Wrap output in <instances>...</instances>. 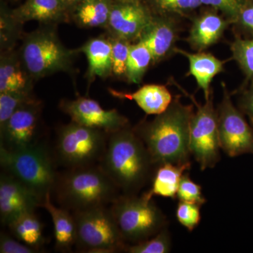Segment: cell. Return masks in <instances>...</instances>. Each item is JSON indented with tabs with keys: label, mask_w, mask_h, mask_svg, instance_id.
Segmentation results:
<instances>
[{
	"label": "cell",
	"mask_w": 253,
	"mask_h": 253,
	"mask_svg": "<svg viewBox=\"0 0 253 253\" xmlns=\"http://www.w3.org/2000/svg\"><path fill=\"white\" fill-rule=\"evenodd\" d=\"M193 105L183 104L176 96L164 112L151 121L133 128L147 148L157 168L166 163H191L190 128L194 114Z\"/></svg>",
	"instance_id": "cell-1"
},
{
	"label": "cell",
	"mask_w": 253,
	"mask_h": 253,
	"mask_svg": "<svg viewBox=\"0 0 253 253\" xmlns=\"http://www.w3.org/2000/svg\"><path fill=\"white\" fill-rule=\"evenodd\" d=\"M99 165L123 194H136L156 167L144 143L129 126L110 133Z\"/></svg>",
	"instance_id": "cell-2"
},
{
	"label": "cell",
	"mask_w": 253,
	"mask_h": 253,
	"mask_svg": "<svg viewBox=\"0 0 253 253\" xmlns=\"http://www.w3.org/2000/svg\"><path fill=\"white\" fill-rule=\"evenodd\" d=\"M53 192L60 207L71 212L111 205L121 191L99 165L59 173Z\"/></svg>",
	"instance_id": "cell-3"
},
{
	"label": "cell",
	"mask_w": 253,
	"mask_h": 253,
	"mask_svg": "<svg viewBox=\"0 0 253 253\" xmlns=\"http://www.w3.org/2000/svg\"><path fill=\"white\" fill-rule=\"evenodd\" d=\"M78 51L68 49L61 41L55 25H44L25 36L19 54L33 80L56 73H71L73 59Z\"/></svg>",
	"instance_id": "cell-4"
},
{
	"label": "cell",
	"mask_w": 253,
	"mask_h": 253,
	"mask_svg": "<svg viewBox=\"0 0 253 253\" xmlns=\"http://www.w3.org/2000/svg\"><path fill=\"white\" fill-rule=\"evenodd\" d=\"M0 165L4 172L26 184L43 201L46 194H52L59 172L54 158L41 143L18 151L0 146Z\"/></svg>",
	"instance_id": "cell-5"
},
{
	"label": "cell",
	"mask_w": 253,
	"mask_h": 253,
	"mask_svg": "<svg viewBox=\"0 0 253 253\" xmlns=\"http://www.w3.org/2000/svg\"><path fill=\"white\" fill-rule=\"evenodd\" d=\"M110 210L123 239L132 244L153 237L167 225L166 216L146 193L120 195Z\"/></svg>",
	"instance_id": "cell-6"
},
{
	"label": "cell",
	"mask_w": 253,
	"mask_h": 253,
	"mask_svg": "<svg viewBox=\"0 0 253 253\" xmlns=\"http://www.w3.org/2000/svg\"><path fill=\"white\" fill-rule=\"evenodd\" d=\"M109 136L106 131L71 121L58 131L55 151L57 162L66 169L99 165Z\"/></svg>",
	"instance_id": "cell-7"
},
{
	"label": "cell",
	"mask_w": 253,
	"mask_h": 253,
	"mask_svg": "<svg viewBox=\"0 0 253 253\" xmlns=\"http://www.w3.org/2000/svg\"><path fill=\"white\" fill-rule=\"evenodd\" d=\"M72 213L77 231L76 246L81 251L97 253L125 252L127 245L110 208L101 206Z\"/></svg>",
	"instance_id": "cell-8"
},
{
	"label": "cell",
	"mask_w": 253,
	"mask_h": 253,
	"mask_svg": "<svg viewBox=\"0 0 253 253\" xmlns=\"http://www.w3.org/2000/svg\"><path fill=\"white\" fill-rule=\"evenodd\" d=\"M194 102L196 111L190 128V151L199 163L201 170L212 168L220 160V144L218 131L217 110L213 104L212 94L204 105L199 104L194 96L174 83Z\"/></svg>",
	"instance_id": "cell-9"
},
{
	"label": "cell",
	"mask_w": 253,
	"mask_h": 253,
	"mask_svg": "<svg viewBox=\"0 0 253 253\" xmlns=\"http://www.w3.org/2000/svg\"><path fill=\"white\" fill-rule=\"evenodd\" d=\"M217 110L218 131L221 149L229 157L253 154V129L231 101L225 84Z\"/></svg>",
	"instance_id": "cell-10"
},
{
	"label": "cell",
	"mask_w": 253,
	"mask_h": 253,
	"mask_svg": "<svg viewBox=\"0 0 253 253\" xmlns=\"http://www.w3.org/2000/svg\"><path fill=\"white\" fill-rule=\"evenodd\" d=\"M42 109L38 100L17 110L0 127V146L18 151L39 144Z\"/></svg>",
	"instance_id": "cell-11"
},
{
	"label": "cell",
	"mask_w": 253,
	"mask_h": 253,
	"mask_svg": "<svg viewBox=\"0 0 253 253\" xmlns=\"http://www.w3.org/2000/svg\"><path fill=\"white\" fill-rule=\"evenodd\" d=\"M60 109L67 114L73 122L108 133L129 126V121L116 109L106 110L99 102L80 96L74 100H63Z\"/></svg>",
	"instance_id": "cell-12"
},
{
	"label": "cell",
	"mask_w": 253,
	"mask_h": 253,
	"mask_svg": "<svg viewBox=\"0 0 253 253\" xmlns=\"http://www.w3.org/2000/svg\"><path fill=\"white\" fill-rule=\"evenodd\" d=\"M152 18L143 0L113 1L106 30L110 36L136 42Z\"/></svg>",
	"instance_id": "cell-13"
},
{
	"label": "cell",
	"mask_w": 253,
	"mask_h": 253,
	"mask_svg": "<svg viewBox=\"0 0 253 253\" xmlns=\"http://www.w3.org/2000/svg\"><path fill=\"white\" fill-rule=\"evenodd\" d=\"M43 200L26 184L4 172L0 176V219L7 226L26 213L36 212Z\"/></svg>",
	"instance_id": "cell-14"
},
{
	"label": "cell",
	"mask_w": 253,
	"mask_h": 253,
	"mask_svg": "<svg viewBox=\"0 0 253 253\" xmlns=\"http://www.w3.org/2000/svg\"><path fill=\"white\" fill-rule=\"evenodd\" d=\"M177 38L176 18L153 15L151 22L144 28L138 41L149 48L153 56V64H156L175 53Z\"/></svg>",
	"instance_id": "cell-15"
},
{
	"label": "cell",
	"mask_w": 253,
	"mask_h": 253,
	"mask_svg": "<svg viewBox=\"0 0 253 253\" xmlns=\"http://www.w3.org/2000/svg\"><path fill=\"white\" fill-rule=\"evenodd\" d=\"M229 24L227 18L210 7L193 19L186 41L193 49L204 51L220 40Z\"/></svg>",
	"instance_id": "cell-16"
},
{
	"label": "cell",
	"mask_w": 253,
	"mask_h": 253,
	"mask_svg": "<svg viewBox=\"0 0 253 253\" xmlns=\"http://www.w3.org/2000/svg\"><path fill=\"white\" fill-rule=\"evenodd\" d=\"M11 13L23 25L31 21L56 25L70 18V9L62 0H26Z\"/></svg>",
	"instance_id": "cell-17"
},
{
	"label": "cell",
	"mask_w": 253,
	"mask_h": 253,
	"mask_svg": "<svg viewBox=\"0 0 253 253\" xmlns=\"http://www.w3.org/2000/svg\"><path fill=\"white\" fill-rule=\"evenodd\" d=\"M78 51L87 59L86 77L89 83L96 77L106 79L113 76L112 44L109 35L91 38Z\"/></svg>",
	"instance_id": "cell-18"
},
{
	"label": "cell",
	"mask_w": 253,
	"mask_h": 253,
	"mask_svg": "<svg viewBox=\"0 0 253 253\" xmlns=\"http://www.w3.org/2000/svg\"><path fill=\"white\" fill-rule=\"evenodd\" d=\"M33 81L26 71L19 52L1 51L0 57V93L33 91Z\"/></svg>",
	"instance_id": "cell-19"
},
{
	"label": "cell",
	"mask_w": 253,
	"mask_h": 253,
	"mask_svg": "<svg viewBox=\"0 0 253 253\" xmlns=\"http://www.w3.org/2000/svg\"><path fill=\"white\" fill-rule=\"evenodd\" d=\"M174 52L185 56L188 59L189 75L195 78L199 89L204 91L205 99H209L212 94L211 89V82L217 75L224 71L225 61L218 59L210 53L203 51L189 53L185 50L176 47Z\"/></svg>",
	"instance_id": "cell-20"
},
{
	"label": "cell",
	"mask_w": 253,
	"mask_h": 253,
	"mask_svg": "<svg viewBox=\"0 0 253 253\" xmlns=\"http://www.w3.org/2000/svg\"><path fill=\"white\" fill-rule=\"evenodd\" d=\"M113 96L119 99L131 100L147 115L161 114L172 103V94L167 86L162 84H149L141 86L133 93L111 90Z\"/></svg>",
	"instance_id": "cell-21"
},
{
	"label": "cell",
	"mask_w": 253,
	"mask_h": 253,
	"mask_svg": "<svg viewBox=\"0 0 253 253\" xmlns=\"http://www.w3.org/2000/svg\"><path fill=\"white\" fill-rule=\"evenodd\" d=\"M51 195V193L46 195L42 207L49 213L52 219L56 249L61 252H68L76 245V221L71 211L62 207H56L53 204Z\"/></svg>",
	"instance_id": "cell-22"
},
{
	"label": "cell",
	"mask_w": 253,
	"mask_h": 253,
	"mask_svg": "<svg viewBox=\"0 0 253 253\" xmlns=\"http://www.w3.org/2000/svg\"><path fill=\"white\" fill-rule=\"evenodd\" d=\"M111 0H82L70 10V18L81 28H104L111 14Z\"/></svg>",
	"instance_id": "cell-23"
},
{
	"label": "cell",
	"mask_w": 253,
	"mask_h": 253,
	"mask_svg": "<svg viewBox=\"0 0 253 253\" xmlns=\"http://www.w3.org/2000/svg\"><path fill=\"white\" fill-rule=\"evenodd\" d=\"M191 163L183 165L166 163L156 168L152 186L146 194L150 197L154 196L175 199L179 182L183 174L189 171Z\"/></svg>",
	"instance_id": "cell-24"
},
{
	"label": "cell",
	"mask_w": 253,
	"mask_h": 253,
	"mask_svg": "<svg viewBox=\"0 0 253 253\" xmlns=\"http://www.w3.org/2000/svg\"><path fill=\"white\" fill-rule=\"evenodd\" d=\"M13 236L38 250L44 244L43 226L36 212L26 213L7 226Z\"/></svg>",
	"instance_id": "cell-25"
},
{
	"label": "cell",
	"mask_w": 253,
	"mask_h": 253,
	"mask_svg": "<svg viewBox=\"0 0 253 253\" xmlns=\"http://www.w3.org/2000/svg\"><path fill=\"white\" fill-rule=\"evenodd\" d=\"M154 16L189 17L204 6L201 0H143Z\"/></svg>",
	"instance_id": "cell-26"
},
{
	"label": "cell",
	"mask_w": 253,
	"mask_h": 253,
	"mask_svg": "<svg viewBox=\"0 0 253 253\" xmlns=\"http://www.w3.org/2000/svg\"><path fill=\"white\" fill-rule=\"evenodd\" d=\"M151 64L153 56L149 48L141 42L131 43L126 63V81L133 84H140Z\"/></svg>",
	"instance_id": "cell-27"
},
{
	"label": "cell",
	"mask_w": 253,
	"mask_h": 253,
	"mask_svg": "<svg viewBox=\"0 0 253 253\" xmlns=\"http://www.w3.org/2000/svg\"><path fill=\"white\" fill-rule=\"evenodd\" d=\"M38 100L33 91L0 93V127L17 110Z\"/></svg>",
	"instance_id": "cell-28"
},
{
	"label": "cell",
	"mask_w": 253,
	"mask_h": 253,
	"mask_svg": "<svg viewBox=\"0 0 253 253\" xmlns=\"http://www.w3.org/2000/svg\"><path fill=\"white\" fill-rule=\"evenodd\" d=\"M232 59L237 62L247 81L253 82V38L237 37L231 44Z\"/></svg>",
	"instance_id": "cell-29"
},
{
	"label": "cell",
	"mask_w": 253,
	"mask_h": 253,
	"mask_svg": "<svg viewBox=\"0 0 253 253\" xmlns=\"http://www.w3.org/2000/svg\"><path fill=\"white\" fill-rule=\"evenodd\" d=\"M22 25L13 17L11 11H6L4 8H1V16H0L1 52L14 49L16 42L21 36Z\"/></svg>",
	"instance_id": "cell-30"
},
{
	"label": "cell",
	"mask_w": 253,
	"mask_h": 253,
	"mask_svg": "<svg viewBox=\"0 0 253 253\" xmlns=\"http://www.w3.org/2000/svg\"><path fill=\"white\" fill-rule=\"evenodd\" d=\"M170 235L167 228L156 235L140 242L126 246L125 252L129 253H167L171 250Z\"/></svg>",
	"instance_id": "cell-31"
},
{
	"label": "cell",
	"mask_w": 253,
	"mask_h": 253,
	"mask_svg": "<svg viewBox=\"0 0 253 253\" xmlns=\"http://www.w3.org/2000/svg\"><path fill=\"white\" fill-rule=\"evenodd\" d=\"M108 35L112 44L113 76L118 78H126V63L131 42L123 38Z\"/></svg>",
	"instance_id": "cell-32"
},
{
	"label": "cell",
	"mask_w": 253,
	"mask_h": 253,
	"mask_svg": "<svg viewBox=\"0 0 253 253\" xmlns=\"http://www.w3.org/2000/svg\"><path fill=\"white\" fill-rule=\"evenodd\" d=\"M176 198L179 201L199 204L200 206L206 202V199L203 195L202 188L191 180L189 173L183 174L179 182Z\"/></svg>",
	"instance_id": "cell-33"
},
{
	"label": "cell",
	"mask_w": 253,
	"mask_h": 253,
	"mask_svg": "<svg viewBox=\"0 0 253 253\" xmlns=\"http://www.w3.org/2000/svg\"><path fill=\"white\" fill-rule=\"evenodd\" d=\"M201 206L199 204L179 201L176 211L178 221L189 231H193L201 221Z\"/></svg>",
	"instance_id": "cell-34"
},
{
	"label": "cell",
	"mask_w": 253,
	"mask_h": 253,
	"mask_svg": "<svg viewBox=\"0 0 253 253\" xmlns=\"http://www.w3.org/2000/svg\"><path fill=\"white\" fill-rule=\"evenodd\" d=\"M204 6L212 8L234 24L246 0H201Z\"/></svg>",
	"instance_id": "cell-35"
},
{
	"label": "cell",
	"mask_w": 253,
	"mask_h": 253,
	"mask_svg": "<svg viewBox=\"0 0 253 253\" xmlns=\"http://www.w3.org/2000/svg\"><path fill=\"white\" fill-rule=\"evenodd\" d=\"M40 250L35 249L1 231L0 234V253H36Z\"/></svg>",
	"instance_id": "cell-36"
},
{
	"label": "cell",
	"mask_w": 253,
	"mask_h": 253,
	"mask_svg": "<svg viewBox=\"0 0 253 253\" xmlns=\"http://www.w3.org/2000/svg\"><path fill=\"white\" fill-rule=\"evenodd\" d=\"M234 24L253 38V0H246Z\"/></svg>",
	"instance_id": "cell-37"
},
{
	"label": "cell",
	"mask_w": 253,
	"mask_h": 253,
	"mask_svg": "<svg viewBox=\"0 0 253 253\" xmlns=\"http://www.w3.org/2000/svg\"><path fill=\"white\" fill-rule=\"evenodd\" d=\"M239 107L243 113L247 115L253 124V82L249 89L241 94L239 101Z\"/></svg>",
	"instance_id": "cell-38"
},
{
	"label": "cell",
	"mask_w": 253,
	"mask_h": 253,
	"mask_svg": "<svg viewBox=\"0 0 253 253\" xmlns=\"http://www.w3.org/2000/svg\"><path fill=\"white\" fill-rule=\"evenodd\" d=\"M62 1L65 3V4L67 5L68 8L71 10L73 6L77 4L78 3H79L80 1H82V0H62Z\"/></svg>",
	"instance_id": "cell-39"
},
{
	"label": "cell",
	"mask_w": 253,
	"mask_h": 253,
	"mask_svg": "<svg viewBox=\"0 0 253 253\" xmlns=\"http://www.w3.org/2000/svg\"><path fill=\"white\" fill-rule=\"evenodd\" d=\"M111 1H123V0H111Z\"/></svg>",
	"instance_id": "cell-40"
}]
</instances>
